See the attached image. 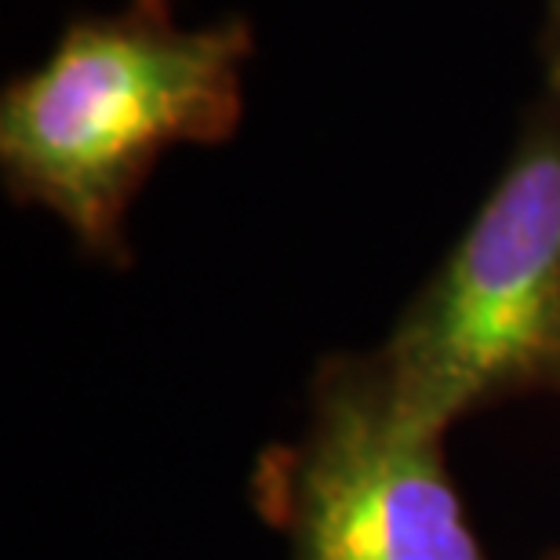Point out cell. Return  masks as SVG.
Wrapping results in <instances>:
<instances>
[{"mask_svg": "<svg viewBox=\"0 0 560 560\" xmlns=\"http://www.w3.org/2000/svg\"><path fill=\"white\" fill-rule=\"evenodd\" d=\"M255 30L233 15L183 30L172 0L66 22L37 70L0 95V175L92 259L128 266V211L175 145H222L244 120Z\"/></svg>", "mask_w": 560, "mask_h": 560, "instance_id": "cell-1", "label": "cell"}, {"mask_svg": "<svg viewBox=\"0 0 560 560\" xmlns=\"http://www.w3.org/2000/svg\"><path fill=\"white\" fill-rule=\"evenodd\" d=\"M372 353L397 416L430 436L506 400L560 394L557 92L528 106L485 205Z\"/></svg>", "mask_w": 560, "mask_h": 560, "instance_id": "cell-2", "label": "cell"}, {"mask_svg": "<svg viewBox=\"0 0 560 560\" xmlns=\"http://www.w3.org/2000/svg\"><path fill=\"white\" fill-rule=\"evenodd\" d=\"M252 502L288 560H491L447 477L444 436L397 416L372 350L317 364L306 419L259 455Z\"/></svg>", "mask_w": 560, "mask_h": 560, "instance_id": "cell-3", "label": "cell"}, {"mask_svg": "<svg viewBox=\"0 0 560 560\" xmlns=\"http://www.w3.org/2000/svg\"><path fill=\"white\" fill-rule=\"evenodd\" d=\"M539 62H542V88L560 95V0H546L542 30H539Z\"/></svg>", "mask_w": 560, "mask_h": 560, "instance_id": "cell-4", "label": "cell"}, {"mask_svg": "<svg viewBox=\"0 0 560 560\" xmlns=\"http://www.w3.org/2000/svg\"><path fill=\"white\" fill-rule=\"evenodd\" d=\"M542 560H560V550H553L550 557H542Z\"/></svg>", "mask_w": 560, "mask_h": 560, "instance_id": "cell-5", "label": "cell"}]
</instances>
